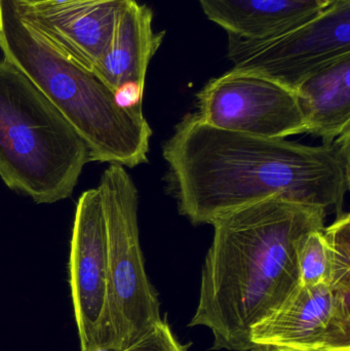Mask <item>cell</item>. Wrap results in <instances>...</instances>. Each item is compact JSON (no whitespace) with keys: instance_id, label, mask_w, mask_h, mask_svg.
I'll use <instances>...</instances> for the list:
<instances>
[{"instance_id":"3957f363","label":"cell","mask_w":350,"mask_h":351,"mask_svg":"<svg viewBox=\"0 0 350 351\" xmlns=\"http://www.w3.org/2000/svg\"><path fill=\"white\" fill-rule=\"evenodd\" d=\"M0 51L86 142L90 162L135 168L148 162L152 130L142 106L125 108L96 75L55 51L0 0Z\"/></svg>"},{"instance_id":"4fadbf2b","label":"cell","mask_w":350,"mask_h":351,"mask_svg":"<svg viewBox=\"0 0 350 351\" xmlns=\"http://www.w3.org/2000/svg\"><path fill=\"white\" fill-rule=\"evenodd\" d=\"M295 90L308 134L325 144L350 134V55L314 72Z\"/></svg>"},{"instance_id":"277c9868","label":"cell","mask_w":350,"mask_h":351,"mask_svg":"<svg viewBox=\"0 0 350 351\" xmlns=\"http://www.w3.org/2000/svg\"><path fill=\"white\" fill-rule=\"evenodd\" d=\"M90 150L45 95L10 62L0 61V178L36 204L70 197Z\"/></svg>"},{"instance_id":"6da1fadb","label":"cell","mask_w":350,"mask_h":351,"mask_svg":"<svg viewBox=\"0 0 350 351\" xmlns=\"http://www.w3.org/2000/svg\"><path fill=\"white\" fill-rule=\"evenodd\" d=\"M162 156L179 212L195 225L269 199L338 215L350 189V134L304 145L216 129L190 113L162 146Z\"/></svg>"},{"instance_id":"7a4b0ae2","label":"cell","mask_w":350,"mask_h":351,"mask_svg":"<svg viewBox=\"0 0 350 351\" xmlns=\"http://www.w3.org/2000/svg\"><path fill=\"white\" fill-rule=\"evenodd\" d=\"M327 213L321 206L269 199L212 222L213 241L188 327L208 328L214 350H253V326L299 286L300 251L312 231L324 228Z\"/></svg>"},{"instance_id":"7c38bea8","label":"cell","mask_w":350,"mask_h":351,"mask_svg":"<svg viewBox=\"0 0 350 351\" xmlns=\"http://www.w3.org/2000/svg\"><path fill=\"white\" fill-rule=\"evenodd\" d=\"M340 0H199L207 18L227 35L262 38L329 10Z\"/></svg>"},{"instance_id":"9a60e30c","label":"cell","mask_w":350,"mask_h":351,"mask_svg":"<svg viewBox=\"0 0 350 351\" xmlns=\"http://www.w3.org/2000/svg\"><path fill=\"white\" fill-rule=\"evenodd\" d=\"M330 276V247L325 237L324 228L316 229L306 237L300 251V285H329Z\"/></svg>"},{"instance_id":"ac0fdd59","label":"cell","mask_w":350,"mask_h":351,"mask_svg":"<svg viewBox=\"0 0 350 351\" xmlns=\"http://www.w3.org/2000/svg\"><path fill=\"white\" fill-rule=\"evenodd\" d=\"M18 1H21V2H23V3H27V4H36V3H41V2L53 1V0H18Z\"/></svg>"},{"instance_id":"e0dca14e","label":"cell","mask_w":350,"mask_h":351,"mask_svg":"<svg viewBox=\"0 0 350 351\" xmlns=\"http://www.w3.org/2000/svg\"><path fill=\"white\" fill-rule=\"evenodd\" d=\"M250 351H321L310 350H297V348H277V346H256Z\"/></svg>"},{"instance_id":"30bf717a","label":"cell","mask_w":350,"mask_h":351,"mask_svg":"<svg viewBox=\"0 0 350 351\" xmlns=\"http://www.w3.org/2000/svg\"><path fill=\"white\" fill-rule=\"evenodd\" d=\"M127 0H53L27 4L16 0L22 20L55 51L92 71L112 39Z\"/></svg>"},{"instance_id":"5bb4252c","label":"cell","mask_w":350,"mask_h":351,"mask_svg":"<svg viewBox=\"0 0 350 351\" xmlns=\"http://www.w3.org/2000/svg\"><path fill=\"white\" fill-rule=\"evenodd\" d=\"M331 253L329 286L333 290L350 292V215L340 213L329 227H324Z\"/></svg>"},{"instance_id":"5b68a950","label":"cell","mask_w":350,"mask_h":351,"mask_svg":"<svg viewBox=\"0 0 350 351\" xmlns=\"http://www.w3.org/2000/svg\"><path fill=\"white\" fill-rule=\"evenodd\" d=\"M97 189L106 223L108 257L104 351H123L162 321L160 302L146 272L135 182L125 167L111 164Z\"/></svg>"},{"instance_id":"2e32d148","label":"cell","mask_w":350,"mask_h":351,"mask_svg":"<svg viewBox=\"0 0 350 351\" xmlns=\"http://www.w3.org/2000/svg\"><path fill=\"white\" fill-rule=\"evenodd\" d=\"M123 351H187L173 334L168 324L162 319L147 335Z\"/></svg>"},{"instance_id":"8992f818","label":"cell","mask_w":350,"mask_h":351,"mask_svg":"<svg viewBox=\"0 0 350 351\" xmlns=\"http://www.w3.org/2000/svg\"><path fill=\"white\" fill-rule=\"evenodd\" d=\"M350 55V0L262 38L228 35L234 70L259 74L295 90L306 77Z\"/></svg>"},{"instance_id":"52a82bcc","label":"cell","mask_w":350,"mask_h":351,"mask_svg":"<svg viewBox=\"0 0 350 351\" xmlns=\"http://www.w3.org/2000/svg\"><path fill=\"white\" fill-rule=\"evenodd\" d=\"M197 108L201 121L224 131L279 139L308 131L296 90L250 72L232 69L210 80Z\"/></svg>"},{"instance_id":"8fae6325","label":"cell","mask_w":350,"mask_h":351,"mask_svg":"<svg viewBox=\"0 0 350 351\" xmlns=\"http://www.w3.org/2000/svg\"><path fill=\"white\" fill-rule=\"evenodd\" d=\"M164 36V31H154L149 6L127 0L108 47L90 72L113 93L127 84L144 90L148 66Z\"/></svg>"},{"instance_id":"ba28073f","label":"cell","mask_w":350,"mask_h":351,"mask_svg":"<svg viewBox=\"0 0 350 351\" xmlns=\"http://www.w3.org/2000/svg\"><path fill=\"white\" fill-rule=\"evenodd\" d=\"M69 282L82 351H104L108 257L100 193L86 190L78 198L70 241Z\"/></svg>"},{"instance_id":"9c48e42d","label":"cell","mask_w":350,"mask_h":351,"mask_svg":"<svg viewBox=\"0 0 350 351\" xmlns=\"http://www.w3.org/2000/svg\"><path fill=\"white\" fill-rule=\"evenodd\" d=\"M251 342L321 351H350V292L329 285L299 286L262 321L253 326Z\"/></svg>"}]
</instances>
